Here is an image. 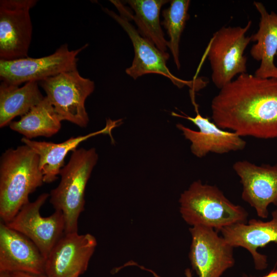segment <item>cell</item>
I'll return each mask as SVG.
<instances>
[{
    "mask_svg": "<svg viewBox=\"0 0 277 277\" xmlns=\"http://www.w3.org/2000/svg\"><path fill=\"white\" fill-rule=\"evenodd\" d=\"M37 82L23 86L2 81L0 85V127L9 125L13 118L22 116L44 98Z\"/></svg>",
    "mask_w": 277,
    "mask_h": 277,
    "instance_id": "19",
    "label": "cell"
},
{
    "mask_svg": "<svg viewBox=\"0 0 277 277\" xmlns=\"http://www.w3.org/2000/svg\"><path fill=\"white\" fill-rule=\"evenodd\" d=\"M38 83L62 121L83 128L87 126L89 120L85 101L94 90L93 81L83 77L75 69Z\"/></svg>",
    "mask_w": 277,
    "mask_h": 277,
    "instance_id": "7",
    "label": "cell"
},
{
    "mask_svg": "<svg viewBox=\"0 0 277 277\" xmlns=\"http://www.w3.org/2000/svg\"><path fill=\"white\" fill-rule=\"evenodd\" d=\"M213 122L241 137L277 138V78L247 73L221 89L211 104Z\"/></svg>",
    "mask_w": 277,
    "mask_h": 277,
    "instance_id": "1",
    "label": "cell"
},
{
    "mask_svg": "<svg viewBox=\"0 0 277 277\" xmlns=\"http://www.w3.org/2000/svg\"><path fill=\"white\" fill-rule=\"evenodd\" d=\"M97 246L90 233H65L52 249L46 263L48 277H78L87 269Z\"/></svg>",
    "mask_w": 277,
    "mask_h": 277,
    "instance_id": "13",
    "label": "cell"
},
{
    "mask_svg": "<svg viewBox=\"0 0 277 277\" xmlns=\"http://www.w3.org/2000/svg\"><path fill=\"white\" fill-rule=\"evenodd\" d=\"M0 277H11V276L9 273L0 272Z\"/></svg>",
    "mask_w": 277,
    "mask_h": 277,
    "instance_id": "26",
    "label": "cell"
},
{
    "mask_svg": "<svg viewBox=\"0 0 277 277\" xmlns=\"http://www.w3.org/2000/svg\"><path fill=\"white\" fill-rule=\"evenodd\" d=\"M191 242L189 258L199 277H221L233 267V248L215 229L204 226L189 228Z\"/></svg>",
    "mask_w": 277,
    "mask_h": 277,
    "instance_id": "10",
    "label": "cell"
},
{
    "mask_svg": "<svg viewBox=\"0 0 277 277\" xmlns=\"http://www.w3.org/2000/svg\"><path fill=\"white\" fill-rule=\"evenodd\" d=\"M119 12L104 9V11L113 18L127 33L131 41L134 51V57L131 65L125 71L133 79L149 73L163 75L169 78L179 88L187 86L195 92L204 88L207 82L201 78L192 80H184L174 76L167 66L169 58L167 52H162L151 42L144 37L130 22L132 12L118 1H110Z\"/></svg>",
    "mask_w": 277,
    "mask_h": 277,
    "instance_id": "5",
    "label": "cell"
},
{
    "mask_svg": "<svg viewBox=\"0 0 277 277\" xmlns=\"http://www.w3.org/2000/svg\"><path fill=\"white\" fill-rule=\"evenodd\" d=\"M232 168L242 185V199L259 217L267 219L269 205L277 206V165H257L243 160L235 162Z\"/></svg>",
    "mask_w": 277,
    "mask_h": 277,
    "instance_id": "14",
    "label": "cell"
},
{
    "mask_svg": "<svg viewBox=\"0 0 277 277\" xmlns=\"http://www.w3.org/2000/svg\"><path fill=\"white\" fill-rule=\"evenodd\" d=\"M195 91L190 89L189 93L194 107L196 115L191 117L181 111L183 115L172 112L174 116L187 119L199 129L194 131L182 124L176 127L180 130L186 139L191 142V152L198 157H203L209 153L224 154L232 151H241L246 146V142L236 133L219 128L208 117L203 116L199 112L195 99Z\"/></svg>",
    "mask_w": 277,
    "mask_h": 277,
    "instance_id": "12",
    "label": "cell"
},
{
    "mask_svg": "<svg viewBox=\"0 0 277 277\" xmlns=\"http://www.w3.org/2000/svg\"><path fill=\"white\" fill-rule=\"evenodd\" d=\"M167 0H129L127 3L134 10L132 15L138 28V32L159 50L167 52L168 41L165 38L161 27L160 14Z\"/></svg>",
    "mask_w": 277,
    "mask_h": 277,
    "instance_id": "21",
    "label": "cell"
},
{
    "mask_svg": "<svg viewBox=\"0 0 277 277\" xmlns=\"http://www.w3.org/2000/svg\"><path fill=\"white\" fill-rule=\"evenodd\" d=\"M272 218L264 222L251 219L246 223L233 224L220 230L222 236L233 247H241L251 254L255 268L263 270L268 265L267 257L258 249L270 243H277V209L271 212Z\"/></svg>",
    "mask_w": 277,
    "mask_h": 277,
    "instance_id": "16",
    "label": "cell"
},
{
    "mask_svg": "<svg viewBox=\"0 0 277 277\" xmlns=\"http://www.w3.org/2000/svg\"><path fill=\"white\" fill-rule=\"evenodd\" d=\"M97 160L94 148L73 151L68 163L61 170L58 185L50 191V203L64 215L65 233L77 232L78 220L85 209L86 185Z\"/></svg>",
    "mask_w": 277,
    "mask_h": 277,
    "instance_id": "4",
    "label": "cell"
},
{
    "mask_svg": "<svg viewBox=\"0 0 277 277\" xmlns=\"http://www.w3.org/2000/svg\"><path fill=\"white\" fill-rule=\"evenodd\" d=\"M136 266H138L142 269H144L151 272L154 277H160L155 272H154L151 269L146 268L144 266H140L138 265H136ZM185 273L186 277H192V273L189 268H187L185 270Z\"/></svg>",
    "mask_w": 277,
    "mask_h": 277,
    "instance_id": "24",
    "label": "cell"
},
{
    "mask_svg": "<svg viewBox=\"0 0 277 277\" xmlns=\"http://www.w3.org/2000/svg\"><path fill=\"white\" fill-rule=\"evenodd\" d=\"M50 194L43 193L33 202L26 203L9 223L14 229L31 240L47 258L53 247L65 234V220L62 212L55 211L43 217L40 209Z\"/></svg>",
    "mask_w": 277,
    "mask_h": 277,
    "instance_id": "11",
    "label": "cell"
},
{
    "mask_svg": "<svg viewBox=\"0 0 277 277\" xmlns=\"http://www.w3.org/2000/svg\"><path fill=\"white\" fill-rule=\"evenodd\" d=\"M11 277H48L46 274H36L24 272L15 271L10 273Z\"/></svg>",
    "mask_w": 277,
    "mask_h": 277,
    "instance_id": "23",
    "label": "cell"
},
{
    "mask_svg": "<svg viewBox=\"0 0 277 277\" xmlns=\"http://www.w3.org/2000/svg\"><path fill=\"white\" fill-rule=\"evenodd\" d=\"M43 183L38 156L29 147L24 145L6 150L0 161L1 222H11L29 202V194Z\"/></svg>",
    "mask_w": 277,
    "mask_h": 277,
    "instance_id": "2",
    "label": "cell"
},
{
    "mask_svg": "<svg viewBox=\"0 0 277 277\" xmlns=\"http://www.w3.org/2000/svg\"><path fill=\"white\" fill-rule=\"evenodd\" d=\"M169 7L162 12L164 20L161 25L167 30L169 40V48L178 70L181 68L180 43L182 34L189 18V0H172Z\"/></svg>",
    "mask_w": 277,
    "mask_h": 277,
    "instance_id": "22",
    "label": "cell"
},
{
    "mask_svg": "<svg viewBox=\"0 0 277 277\" xmlns=\"http://www.w3.org/2000/svg\"><path fill=\"white\" fill-rule=\"evenodd\" d=\"M46 258L22 233L0 223V272L45 274Z\"/></svg>",
    "mask_w": 277,
    "mask_h": 277,
    "instance_id": "15",
    "label": "cell"
},
{
    "mask_svg": "<svg viewBox=\"0 0 277 277\" xmlns=\"http://www.w3.org/2000/svg\"><path fill=\"white\" fill-rule=\"evenodd\" d=\"M276 57H277V54H276Z\"/></svg>",
    "mask_w": 277,
    "mask_h": 277,
    "instance_id": "27",
    "label": "cell"
},
{
    "mask_svg": "<svg viewBox=\"0 0 277 277\" xmlns=\"http://www.w3.org/2000/svg\"><path fill=\"white\" fill-rule=\"evenodd\" d=\"M263 277H277V270H273Z\"/></svg>",
    "mask_w": 277,
    "mask_h": 277,
    "instance_id": "25",
    "label": "cell"
},
{
    "mask_svg": "<svg viewBox=\"0 0 277 277\" xmlns=\"http://www.w3.org/2000/svg\"><path fill=\"white\" fill-rule=\"evenodd\" d=\"M36 0L0 1V58L11 61L28 57L32 39L30 10Z\"/></svg>",
    "mask_w": 277,
    "mask_h": 277,
    "instance_id": "9",
    "label": "cell"
},
{
    "mask_svg": "<svg viewBox=\"0 0 277 277\" xmlns=\"http://www.w3.org/2000/svg\"><path fill=\"white\" fill-rule=\"evenodd\" d=\"M88 44L70 50L62 45L51 54L39 58L27 57L11 61L0 60V78L7 83L19 86L24 83L39 82L61 73L77 69V55Z\"/></svg>",
    "mask_w": 277,
    "mask_h": 277,
    "instance_id": "8",
    "label": "cell"
},
{
    "mask_svg": "<svg viewBox=\"0 0 277 277\" xmlns=\"http://www.w3.org/2000/svg\"><path fill=\"white\" fill-rule=\"evenodd\" d=\"M62 121L46 96L20 120L12 121L9 127L31 140L37 136L48 137L55 134L61 129Z\"/></svg>",
    "mask_w": 277,
    "mask_h": 277,
    "instance_id": "20",
    "label": "cell"
},
{
    "mask_svg": "<svg viewBox=\"0 0 277 277\" xmlns=\"http://www.w3.org/2000/svg\"><path fill=\"white\" fill-rule=\"evenodd\" d=\"M121 122L122 120L112 121L109 118L103 129L85 135L71 137L60 143L33 141L25 137L21 141L37 154L44 183L49 184L58 179L57 175L64 166L65 157L69 151H74L80 143L92 136L103 134L111 137L112 130Z\"/></svg>",
    "mask_w": 277,
    "mask_h": 277,
    "instance_id": "17",
    "label": "cell"
},
{
    "mask_svg": "<svg viewBox=\"0 0 277 277\" xmlns=\"http://www.w3.org/2000/svg\"><path fill=\"white\" fill-rule=\"evenodd\" d=\"M260 14L257 32L251 36V41L256 42L250 53L253 59L260 62L254 75L261 78H277V67L274 57L277 54V14L269 13L261 2H253Z\"/></svg>",
    "mask_w": 277,
    "mask_h": 277,
    "instance_id": "18",
    "label": "cell"
},
{
    "mask_svg": "<svg viewBox=\"0 0 277 277\" xmlns=\"http://www.w3.org/2000/svg\"><path fill=\"white\" fill-rule=\"evenodd\" d=\"M180 212L192 226H204L220 231L227 226L247 223L248 213L231 202L216 186L193 182L179 199Z\"/></svg>",
    "mask_w": 277,
    "mask_h": 277,
    "instance_id": "3",
    "label": "cell"
},
{
    "mask_svg": "<svg viewBox=\"0 0 277 277\" xmlns=\"http://www.w3.org/2000/svg\"><path fill=\"white\" fill-rule=\"evenodd\" d=\"M251 21L244 27H222L213 35L207 48L212 70L211 80L219 89L232 82L238 74L247 73L244 51L251 37L246 34L250 28Z\"/></svg>",
    "mask_w": 277,
    "mask_h": 277,
    "instance_id": "6",
    "label": "cell"
}]
</instances>
